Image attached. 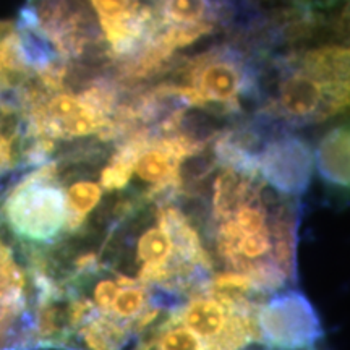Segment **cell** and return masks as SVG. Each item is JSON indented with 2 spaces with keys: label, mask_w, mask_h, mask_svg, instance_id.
Returning a JSON list of instances; mask_svg holds the SVG:
<instances>
[{
  "label": "cell",
  "mask_w": 350,
  "mask_h": 350,
  "mask_svg": "<svg viewBox=\"0 0 350 350\" xmlns=\"http://www.w3.org/2000/svg\"><path fill=\"white\" fill-rule=\"evenodd\" d=\"M240 350H319L318 347H281V345H271V344H250L247 347Z\"/></svg>",
  "instance_id": "9"
},
{
  "label": "cell",
  "mask_w": 350,
  "mask_h": 350,
  "mask_svg": "<svg viewBox=\"0 0 350 350\" xmlns=\"http://www.w3.org/2000/svg\"><path fill=\"white\" fill-rule=\"evenodd\" d=\"M313 164L323 180L349 187V130L338 126L321 138L313 154Z\"/></svg>",
  "instance_id": "8"
},
{
  "label": "cell",
  "mask_w": 350,
  "mask_h": 350,
  "mask_svg": "<svg viewBox=\"0 0 350 350\" xmlns=\"http://www.w3.org/2000/svg\"><path fill=\"white\" fill-rule=\"evenodd\" d=\"M38 306L29 262L0 219V350H23L36 342Z\"/></svg>",
  "instance_id": "6"
},
{
  "label": "cell",
  "mask_w": 350,
  "mask_h": 350,
  "mask_svg": "<svg viewBox=\"0 0 350 350\" xmlns=\"http://www.w3.org/2000/svg\"><path fill=\"white\" fill-rule=\"evenodd\" d=\"M258 72L253 60L235 47H217L188 62L182 85L159 88V93L182 109H201L214 116H235L245 100L256 99Z\"/></svg>",
  "instance_id": "4"
},
{
  "label": "cell",
  "mask_w": 350,
  "mask_h": 350,
  "mask_svg": "<svg viewBox=\"0 0 350 350\" xmlns=\"http://www.w3.org/2000/svg\"><path fill=\"white\" fill-rule=\"evenodd\" d=\"M175 200L198 230L214 286L261 299L295 286L300 198L271 187L234 133L214 139L208 163Z\"/></svg>",
  "instance_id": "1"
},
{
  "label": "cell",
  "mask_w": 350,
  "mask_h": 350,
  "mask_svg": "<svg viewBox=\"0 0 350 350\" xmlns=\"http://www.w3.org/2000/svg\"><path fill=\"white\" fill-rule=\"evenodd\" d=\"M271 86L258 88L260 112L274 124L304 126L325 122L349 103V49L318 47L275 60Z\"/></svg>",
  "instance_id": "3"
},
{
  "label": "cell",
  "mask_w": 350,
  "mask_h": 350,
  "mask_svg": "<svg viewBox=\"0 0 350 350\" xmlns=\"http://www.w3.org/2000/svg\"><path fill=\"white\" fill-rule=\"evenodd\" d=\"M258 172L281 193L300 198L313 175V154L304 139L279 135L253 151Z\"/></svg>",
  "instance_id": "7"
},
{
  "label": "cell",
  "mask_w": 350,
  "mask_h": 350,
  "mask_svg": "<svg viewBox=\"0 0 350 350\" xmlns=\"http://www.w3.org/2000/svg\"><path fill=\"white\" fill-rule=\"evenodd\" d=\"M16 25L0 21V180L21 174L34 163L29 125V80Z\"/></svg>",
  "instance_id": "5"
},
{
  "label": "cell",
  "mask_w": 350,
  "mask_h": 350,
  "mask_svg": "<svg viewBox=\"0 0 350 350\" xmlns=\"http://www.w3.org/2000/svg\"><path fill=\"white\" fill-rule=\"evenodd\" d=\"M266 305L261 297L209 287L148 332L133 350H240L266 344Z\"/></svg>",
  "instance_id": "2"
}]
</instances>
